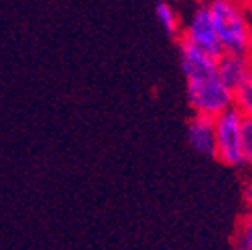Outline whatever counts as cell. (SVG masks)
<instances>
[{
	"label": "cell",
	"instance_id": "1",
	"mask_svg": "<svg viewBox=\"0 0 252 250\" xmlns=\"http://www.w3.org/2000/svg\"><path fill=\"white\" fill-rule=\"evenodd\" d=\"M208 10L222 52L250 56L252 26L240 0H210Z\"/></svg>",
	"mask_w": 252,
	"mask_h": 250
},
{
	"label": "cell",
	"instance_id": "2",
	"mask_svg": "<svg viewBox=\"0 0 252 250\" xmlns=\"http://www.w3.org/2000/svg\"><path fill=\"white\" fill-rule=\"evenodd\" d=\"M184 82L188 106L196 114H206L214 118L226 108L234 106V90L222 82L216 68L192 76H184Z\"/></svg>",
	"mask_w": 252,
	"mask_h": 250
},
{
	"label": "cell",
	"instance_id": "3",
	"mask_svg": "<svg viewBox=\"0 0 252 250\" xmlns=\"http://www.w3.org/2000/svg\"><path fill=\"white\" fill-rule=\"evenodd\" d=\"M244 116L236 106L214 116V160L230 168H246L242 156Z\"/></svg>",
	"mask_w": 252,
	"mask_h": 250
},
{
	"label": "cell",
	"instance_id": "4",
	"mask_svg": "<svg viewBox=\"0 0 252 250\" xmlns=\"http://www.w3.org/2000/svg\"><path fill=\"white\" fill-rule=\"evenodd\" d=\"M180 38L188 40L190 44L198 46L200 50H204V52H208V54H212L216 58L222 54V46H220V42H218L208 4H198L190 12L188 20L182 24Z\"/></svg>",
	"mask_w": 252,
	"mask_h": 250
},
{
	"label": "cell",
	"instance_id": "5",
	"mask_svg": "<svg viewBox=\"0 0 252 250\" xmlns=\"http://www.w3.org/2000/svg\"><path fill=\"white\" fill-rule=\"evenodd\" d=\"M186 138L194 152L214 158V118L212 116L194 112L186 124Z\"/></svg>",
	"mask_w": 252,
	"mask_h": 250
},
{
	"label": "cell",
	"instance_id": "6",
	"mask_svg": "<svg viewBox=\"0 0 252 250\" xmlns=\"http://www.w3.org/2000/svg\"><path fill=\"white\" fill-rule=\"evenodd\" d=\"M216 72L222 78L224 84H228L232 90L252 72V62L250 56L244 54H230L222 52L216 58Z\"/></svg>",
	"mask_w": 252,
	"mask_h": 250
},
{
	"label": "cell",
	"instance_id": "7",
	"mask_svg": "<svg viewBox=\"0 0 252 250\" xmlns=\"http://www.w3.org/2000/svg\"><path fill=\"white\" fill-rule=\"evenodd\" d=\"M154 12H156V18H158L160 26L164 28V32L170 38L178 40L180 38V32H182V20H180L178 10L170 2H164V0H160V2H156Z\"/></svg>",
	"mask_w": 252,
	"mask_h": 250
},
{
	"label": "cell",
	"instance_id": "8",
	"mask_svg": "<svg viewBox=\"0 0 252 250\" xmlns=\"http://www.w3.org/2000/svg\"><path fill=\"white\" fill-rule=\"evenodd\" d=\"M232 246L238 250H252V212L244 210L232 232Z\"/></svg>",
	"mask_w": 252,
	"mask_h": 250
},
{
	"label": "cell",
	"instance_id": "9",
	"mask_svg": "<svg viewBox=\"0 0 252 250\" xmlns=\"http://www.w3.org/2000/svg\"><path fill=\"white\" fill-rule=\"evenodd\" d=\"M234 106L244 118L252 120V72L234 88Z\"/></svg>",
	"mask_w": 252,
	"mask_h": 250
},
{
	"label": "cell",
	"instance_id": "10",
	"mask_svg": "<svg viewBox=\"0 0 252 250\" xmlns=\"http://www.w3.org/2000/svg\"><path fill=\"white\" fill-rule=\"evenodd\" d=\"M242 156H244V166L252 170V120L244 118L242 124Z\"/></svg>",
	"mask_w": 252,
	"mask_h": 250
},
{
	"label": "cell",
	"instance_id": "11",
	"mask_svg": "<svg viewBox=\"0 0 252 250\" xmlns=\"http://www.w3.org/2000/svg\"><path fill=\"white\" fill-rule=\"evenodd\" d=\"M242 200H244V208L248 212H252V176L244 182V188H242Z\"/></svg>",
	"mask_w": 252,
	"mask_h": 250
},
{
	"label": "cell",
	"instance_id": "12",
	"mask_svg": "<svg viewBox=\"0 0 252 250\" xmlns=\"http://www.w3.org/2000/svg\"><path fill=\"white\" fill-rule=\"evenodd\" d=\"M240 2H244V0H240Z\"/></svg>",
	"mask_w": 252,
	"mask_h": 250
}]
</instances>
